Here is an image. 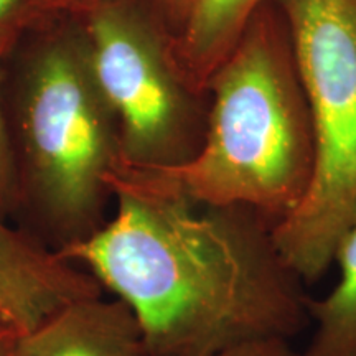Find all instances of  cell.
Masks as SVG:
<instances>
[{"label": "cell", "instance_id": "obj_1", "mask_svg": "<svg viewBox=\"0 0 356 356\" xmlns=\"http://www.w3.org/2000/svg\"><path fill=\"white\" fill-rule=\"evenodd\" d=\"M111 190L113 220L58 252L131 309L147 356L289 341L309 322L302 279L280 254L274 226L256 211H198L184 195L126 168L111 177Z\"/></svg>", "mask_w": 356, "mask_h": 356}, {"label": "cell", "instance_id": "obj_2", "mask_svg": "<svg viewBox=\"0 0 356 356\" xmlns=\"http://www.w3.org/2000/svg\"><path fill=\"white\" fill-rule=\"evenodd\" d=\"M202 149L178 167L139 170L197 207H243L279 225L314 170V131L291 25L277 2L254 13L208 84Z\"/></svg>", "mask_w": 356, "mask_h": 356}, {"label": "cell", "instance_id": "obj_3", "mask_svg": "<svg viewBox=\"0 0 356 356\" xmlns=\"http://www.w3.org/2000/svg\"><path fill=\"white\" fill-rule=\"evenodd\" d=\"M29 37L8 119L20 210L60 251L106 222L111 177L122 163L121 136L76 20L60 19Z\"/></svg>", "mask_w": 356, "mask_h": 356}, {"label": "cell", "instance_id": "obj_4", "mask_svg": "<svg viewBox=\"0 0 356 356\" xmlns=\"http://www.w3.org/2000/svg\"><path fill=\"white\" fill-rule=\"evenodd\" d=\"M291 25L314 131L299 207L273 228L302 280L322 277L356 218V0H279Z\"/></svg>", "mask_w": 356, "mask_h": 356}, {"label": "cell", "instance_id": "obj_5", "mask_svg": "<svg viewBox=\"0 0 356 356\" xmlns=\"http://www.w3.org/2000/svg\"><path fill=\"white\" fill-rule=\"evenodd\" d=\"M73 19L118 119L121 165L160 170L193 159L207 134L210 97L181 76L152 0H102Z\"/></svg>", "mask_w": 356, "mask_h": 356}, {"label": "cell", "instance_id": "obj_6", "mask_svg": "<svg viewBox=\"0 0 356 356\" xmlns=\"http://www.w3.org/2000/svg\"><path fill=\"white\" fill-rule=\"evenodd\" d=\"M99 282L42 239L0 216V333L15 340L73 302L101 296Z\"/></svg>", "mask_w": 356, "mask_h": 356}, {"label": "cell", "instance_id": "obj_7", "mask_svg": "<svg viewBox=\"0 0 356 356\" xmlns=\"http://www.w3.org/2000/svg\"><path fill=\"white\" fill-rule=\"evenodd\" d=\"M8 356H147L139 323L122 300L89 297L12 340Z\"/></svg>", "mask_w": 356, "mask_h": 356}, {"label": "cell", "instance_id": "obj_8", "mask_svg": "<svg viewBox=\"0 0 356 356\" xmlns=\"http://www.w3.org/2000/svg\"><path fill=\"white\" fill-rule=\"evenodd\" d=\"M279 0H193L172 51L186 84L208 96L215 71L233 51L254 13Z\"/></svg>", "mask_w": 356, "mask_h": 356}, {"label": "cell", "instance_id": "obj_9", "mask_svg": "<svg viewBox=\"0 0 356 356\" xmlns=\"http://www.w3.org/2000/svg\"><path fill=\"white\" fill-rule=\"evenodd\" d=\"M337 287L322 300H310L317 330L300 356H356V218L335 251Z\"/></svg>", "mask_w": 356, "mask_h": 356}, {"label": "cell", "instance_id": "obj_10", "mask_svg": "<svg viewBox=\"0 0 356 356\" xmlns=\"http://www.w3.org/2000/svg\"><path fill=\"white\" fill-rule=\"evenodd\" d=\"M19 44L20 42H15V40H0V216L6 220L20 210L19 168H17L12 132L8 126L6 106H3L6 63Z\"/></svg>", "mask_w": 356, "mask_h": 356}, {"label": "cell", "instance_id": "obj_11", "mask_svg": "<svg viewBox=\"0 0 356 356\" xmlns=\"http://www.w3.org/2000/svg\"><path fill=\"white\" fill-rule=\"evenodd\" d=\"M60 19L50 0H0V40L22 42Z\"/></svg>", "mask_w": 356, "mask_h": 356}, {"label": "cell", "instance_id": "obj_12", "mask_svg": "<svg viewBox=\"0 0 356 356\" xmlns=\"http://www.w3.org/2000/svg\"><path fill=\"white\" fill-rule=\"evenodd\" d=\"M198 356H300V353L292 350L286 340H266Z\"/></svg>", "mask_w": 356, "mask_h": 356}, {"label": "cell", "instance_id": "obj_13", "mask_svg": "<svg viewBox=\"0 0 356 356\" xmlns=\"http://www.w3.org/2000/svg\"><path fill=\"white\" fill-rule=\"evenodd\" d=\"M152 3L172 38H175L185 24L193 0H152Z\"/></svg>", "mask_w": 356, "mask_h": 356}, {"label": "cell", "instance_id": "obj_14", "mask_svg": "<svg viewBox=\"0 0 356 356\" xmlns=\"http://www.w3.org/2000/svg\"><path fill=\"white\" fill-rule=\"evenodd\" d=\"M50 2L63 19H73V17H78L79 13L86 12L88 8L102 2V0H50Z\"/></svg>", "mask_w": 356, "mask_h": 356}, {"label": "cell", "instance_id": "obj_15", "mask_svg": "<svg viewBox=\"0 0 356 356\" xmlns=\"http://www.w3.org/2000/svg\"><path fill=\"white\" fill-rule=\"evenodd\" d=\"M12 340L0 333V356H8V348H10Z\"/></svg>", "mask_w": 356, "mask_h": 356}]
</instances>
